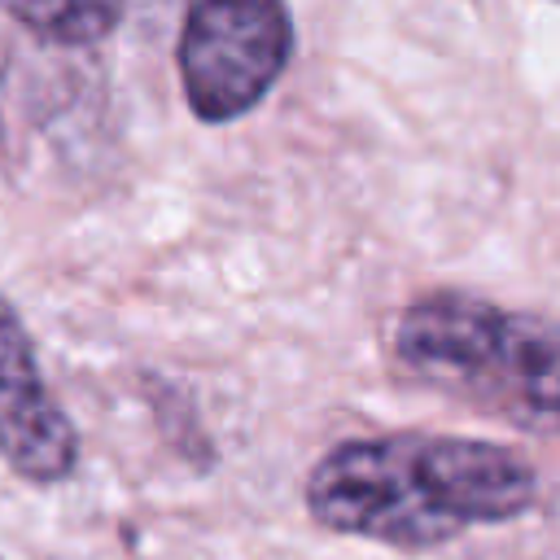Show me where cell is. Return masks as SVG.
<instances>
[{
    "label": "cell",
    "mask_w": 560,
    "mask_h": 560,
    "mask_svg": "<svg viewBox=\"0 0 560 560\" xmlns=\"http://www.w3.org/2000/svg\"><path fill=\"white\" fill-rule=\"evenodd\" d=\"M306 516L346 538L433 551L472 525H508L538 503L534 464L490 438L372 433L328 446L302 486Z\"/></svg>",
    "instance_id": "6da1fadb"
},
{
    "label": "cell",
    "mask_w": 560,
    "mask_h": 560,
    "mask_svg": "<svg viewBox=\"0 0 560 560\" xmlns=\"http://www.w3.org/2000/svg\"><path fill=\"white\" fill-rule=\"evenodd\" d=\"M402 376L516 429H560V324L477 293L433 289L389 328Z\"/></svg>",
    "instance_id": "7a4b0ae2"
},
{
    "label": "cell",
    "mask_w": 560,
    "mask_h": 560,
    "mask_svg": "<svg viewBox=\"0 0 560 560\" xmlns=\"http://www.w3.org/2000/svg\"><path fill=\"white\" fill-rule=\"evenodd\" d=\"M293 61V13L284 0H192L175 66L192 118L223 127L245 118Z\"/></svg>",
    "instance_id": "3957f363"
},
{
    "label": "cell",
    "mask_w": 560,
    "mask_h": 560,
    "mask_svg": "<svg viewBox=\"0 0 560 560\" xmlns=\"http://www.w3.org/2000/svg\"><path fill=\"white\" fill-rule=\"evenodd\" d=\"M0 459L31 486H61L79 464V429L44 381L35 341L0 293Z\"/></svg>",
    "instance_id": "277c9868"
},
{
    "label": "cell",
    "mask_w": 560,
    "mask_h": 560,
    "mask_svg": "<svg viewBox=\"0 0 560 560\" xmlns=\"http://www.w3.org/2000/svg\"><path fill=\"white\" fill-rule=\"evenodd\" d=\"M122 9L127 0H0V13H9L18 26L66 48L105 39L118 26Z\"/></svg>",
    "instance_id": "5b68a950"
}]
</instances>
